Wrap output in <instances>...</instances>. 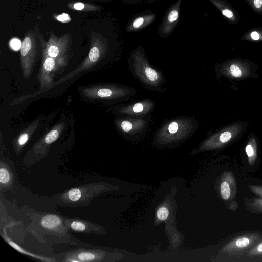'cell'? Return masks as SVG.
<instances>
[{"mask_svg": "<svg viewBox=\"0 0 262 262\" xmlns=\"http://www.w3.org/2000/svg\"><path fill=\"white\" fill-rule=\"evenodd\" d=\"M251 136L245 147V152L247 156L248 161L250 165L253 166L256 162L258 156V145L256 137L251 134Z\"/></svg>", "mask_w": 262, "mask_h": 262, "instance_id": "cell-22", "label": "cell"}, {"mask_svg": "<svg viewBox=\"0 0 262 262\" xmlns=\"http://www.w3.org/2000/svg\"><path fill=\"white\" fill-rule=\"evenodd\" d=\"M212 69L215 78L224 77L230 81H241L248 78H257V67L245 59H230L215 64Z\"/></svg>", "mask_w": 262, "mask_h": 262, "instance_id": "cell-6", "label": "cell"}, {"mask_svg": "<svg viewBox=\"0 0 262 262\" xmlns=\"http://www.w3.org/2000/svg\"><path fill=\"white\" fill-rule=\"evenodd\" d=\"M40 43L45 48L48 54L55 59L68 61L71 48V36L67 33L60 37L53 32L50 33V37L46 42L42 36L40 37Z\"/></svg>", "mask_w": 262, "mask_h": 262, "instance_id": "cell-12", "label": "cell"}, {"mask_svg": "<svg viewBox=\"0 0 262 262\" xmlns=\"http://www.w3.org/2000/svg\"><path fill=\"white\" fill-rule=\"evenodd\" d=\"M110 50L108 38L99 33H95L92 31L91 33L90 48L87 56L76 69L60 78L56 84L93 68L107 56Z\"/></svg>", "mask_w": 262, "mask_h": 262, "instance_id": "cell-5", "label": "cell"}, {"mask_svg": "<svg viewBox=\"0 0 262 262\" xmlns=\"http://www.w3.org/2000/svg\"><path fill=\"white\" fill-rule=\"evenodd\" d=\"M262 240L259 234L250 233L239 235L225 245L222 252L230 255H238L248 252Z\"/></svg>", "mask_w": 262, "mask_h": 262, "instance_id": "cell-15", "label": "cell"}, {"mask_svg": "<svg viewBox=\"0 0 262 262\" xmlns=\"http://www.w3.org/2000/svg\"><path fill=\"white\" fill-rule=\"evenodd\" d=\"M250 37L252 39L254 40H258L260 38V35L256 31L252 32L250 34Z\"/></svg>", "mask_w": 262, "mask_h": 262, "instance_id": "cell-33", "label": "cell"}, {"mask_svg": "<svg viewBox=\"0 0 262 262\" xmlns=\"http://www.w3.org/2000/svg\"><path fill=\"white\" fill-rule=\"evenodd\" d=\"M250 190L259 197L262 198V185H250L248 186Z\"/></svg>", "mask_w": 262, "mask_h": 262, "instance_id": "cell-29", "label": "cell"}, {"mask_svg": "<svg viewBox=\"0 0 262 262\" xmlns=\"http://www.w3.org/2000/svg\"><path fill=\"white\" fill-rule=\"evenodd\" d=\"M137 92L134 88L119 84H104L82 88L83 98L91 101L117 103L127 101Z\"/></svg>", "mask_w": 262, "mask_h": 262, "instance_id": "cell-4", "label": "cell"}, {"mask_svg": "<svg viewBox=\"0 0 262 262\" xmlns=\"http://www.w3.org/2000/svg\"><path fill=\"white\" fill-rule=\"evenodd\" d=\"M128 65L133 76L146 89L156 92L166 90L162 71L151 65L143 47L139 45L132 51Z\"/></svg>", "mask_w": 262, "mask_h": 262, "instance_id": "cell-1", "label": "cell"}, {"mask_svg": "<svg viewBox=\"0 0 262 262\" xmlns=\"http://www.w3.org/2000/svg\"><path fill=\"white\" fill-rule=\"evenodd\" d=\"M32 222L29 228L33 233H42L51 237L63 238L65 241L70 238L64 223L63 216L53 213L37 214L30 217Z\"/></svg>", "mask_w": 262, "mask_h": 262, "instance_id": "cell-7", "label": "cell"}, {"mask_svg": "<svg viewBox=\"0 0 262 262\" xmlns=\"http://www.w3.org/2000/svg\"><path fill=\"white\" fill-rule=\"evenodd\" d=\"M5 228H4V230H3V232H1V235L3 237V238L6 241V242L9 244L12 247H13L14 249H15L17 251L33 257L36 259H37L38 260L43 261H57V259H53L52 257H49L46 256H43L39 255H36L35 254L32 253L31 252H30L29 251H26L25 249L19 246L17 244L15 243L14 241H13L10 238H9V236L7 235V232L5 230Z\"/></svg>", "mask_w": 262, "mask_h": 262, "instance_id": "cell-21", "label": "cell"}, {"mask_svg": "<svg viewBox=\"0 0 262 262\" xmlns=\"http://www.w3.org/2000/svg\"><path fill=\"white\" fill-rule=\"evenodd\" d=\"M37 125L36 124L31 125L18 136L16 141H15L14 143L16 152H20L21 148L28 141L30 135L35 130V127Z\"/></svg>", "mask_w": 262, "mask_h": 262, "instance_id": "cell-25", "label": "cell"}, {"mask_svg": "<svg viewBox=\"0 0 262 262\" xmlns=\"http://www.w3.org/2000/svg\"><path fill=\"white\" fill-rule=\"evenodd\" d=\"M247 126L244 122L228 125L202 141L196 150L203 151L222 148L239 137L246 130Z\"/></svg>", "mask_w": 262, "mask_h": 262, "instance_id": "cell-8", "label": "cell"}, {"mask_svg": "<svg viewBox=\"0 0 262 262\" xmlns=\"http://www.w3.org/2000/svg\"><path fill=\"white\" fill-rule=\"evenodd\" d=\"M41 46L42 59L37 78L40 84V90L43 91L51 86L56 73L66 66L67 61L57 59L50 56L43 46L41 44Z\"/></svg>", "mask_w": 262, "mask_h": 262, "instance_id": "cell-10", "label": "cell"}, {"mask_svg": "<svg viewBox=\"0 0 262 262\" xmlns=\"http://www.w3.org/2000/svg\"><path fill=\"white\" fill-rule=\"evenodd\" d=\"M13 183V175L9 165L1 162L0 184L1 189H8Z\"/></svg>", "mask_w": 262, "mask_h": 262, "instance_id": "cell-23", "label": "cell"}, {"mask_svg": "<svg viewBox=\"0 0 262 262\" xmlns=\"http://www.w3.org/2000/svg\"><path fill=\"white\" fill-rule=\"evenodd\" d=\"M108 187L105 183H91L69 189L53 196L56 204L67 207L88 206L92 200L105 192Z\"/></svg>", "mask_w": 262, "mask_h": 262, "instance_id": "cell-3", "label": "cell"}, {"mask_svg": "<svg viewBox=\"0 0 262 262\" xmlns=\"http://www.w3.org/2000/svg\"><path fill=\"white\" fill-rule=\"evenodd\" d=\"M58 261L66 262L102 261L106 258V253L96 248H80L56 254Z\"/></svg>", "mask_w": 262, "mask_h": 262, "instance_id": "cell-14", "label": "cell"}, {"mask_svg": "<svg viewBox=\"0 0 262 262\" xmlns=\"http://www.w3.org/2000/svg\"><path fill=\"white\" fill-rule=\"evenodd\" d=\"M156 13L149 9H145L133 15L125 27L127 33L139 32L154 23L156 19Z\"/></svg>", "mask_w": 262, "mask_h": 262, "instance_id": "cell-19", "label": "cell"}, {"mask_svg": "<svg viewBox=\"0 0 262 262\" xmlns=\"http://www.w3.org/2000/svg\"><path fill=\"white\" fill-rule=\"evenodd\" d=\"M253 7L256 9H259L262 7V0H251Z\"/></svg>", "mask_w": 262, "mask_h": 262, "instance_id": "cell-32", "label": "cell"}, {"mask_svg": "<svg viewBox=\"0 0 262 262\" xmlns=\"http://www.w3.org/2000/svg\"><path fill=\"white\" fill-rule=\"evenodd\" d=\"M155 107V101L146 98L134 103L116 106L113 111L118 117L142 118L150 115Z\"/></svg>", "mask_w": 262, "mask_h": 262, "instance_id": "cell-13", "label": "cell"}, {"mask_svg": "<svg viewBox=\"0 0 262 262\" xmlns=\"http://www.w3.org/2000/svg\"><path fill=\"white\" fill-rule=\"evenodd\" d=\"M64 126L63 123L56 126L35 144L24 159L25 163L28 165L32 164L45 156L47 148L58 138Z\"/></svg>", "mask_w": 262, "mask_h": 262, "instance_id": "cell-16", "label": "cell"}, {"mask_svg": "<svg viewBox=\"0 0 262 262\" xmlns=\"http://www.w3.org/2000/svg\"><path fill=\"white\" fill-rule=\"evenodd\" d=\"M150 118V115L142 118L118 117L114 123L121 135L128 140L135 141L146 134Z\"/></svg>", "mask_w": 262, "mask_h": 262, "instance_id": "cell-9", "label": "cell"}, {"mask_svg": "<svg viewBox=\"0 0 262 262\" xmlns=\"http://www.w3.org/2000/svg\"><path fill=\"white\" fill-rule=\"evenodd\" d=\"M183 0H176L167 10L157 29L158 35L168 38L177 26L180 16L181 6Z\"/></svg>", "mask_w": 262, "mask_h": 262, "instance_id": "cell-17", "label": "cell"}, {"mask_svg": "<svg viewBox=\"0 0 262 262\" xmlns=\"http://www.w3.org/2000/svg\"><path fill=\"white\" fill-rule=\"evenodd\" d=\"M169 215V210L165 207H160L157 212V216L160 220L164 221L167 219Z\"/></svg>", "mask_w": 262, "mask_h": 262, "instance_id": "cell-27", "label": "cell"}, {"mask_svg": "<svg viewBox=\"0 0 262 262\" xmlns=\"http://www.w3.org/2000/svg\"><path fill=\"white\" fill-rule=\"evenodd\" d=\"M199 122L191 117H181L163 123L156 132L153 142L157 145H170L186 141L198 128Z\"/></svg>", "mask_w": 262, "mask_h": 262, "instance_id": "cell-2", "label": "cell"}, {"mask_svg": "<svg viewBox=\"0 0 262 262\" xmlns=\"http://www.w3.org/2000/svg\"><path fill=\"white\" fill-rule=\"evenodd\" d=\"M247 209L253 213L262 214V198H245Z\"/></svg>", "mask_w": 262, "mask_h": 262, "instance_id": "cell-24", "label": "cell"}, {"mask_svg": "<svg viewBox=\"0 0 262 262\" xmlns=\"http://www.w3.org/2000/svg\"><path fill=\"white\" fill-rule=\"evenodd\" d=\"M36 39L34 30L29 29L24 36L20 48V63L23 75L29 78L33 71L36 57Z\"/></svg>", "mask_w": 262, "mask_h": 262, "instance_id": "cell-11", "label": "cell"}, {"mask_svg": "<svg viewBox=\"0 0 262 262\" xmlns=\"http://www.w3.org/2000/svg\"><path fill=\"white\" fill-rule=\"evenodd\" d=\"M68 230L85 234H102L105 233L103 228L98 224L78 218L63 217Z\"/></svg>", "mask_w": 262, "mask_h": 262, "instance_id": "cell-20", "label": "cell"}, {"mask_svg": "<svg viewBox=\"0 0 262 262\" xmlns=\"http://www.w3.org/2000/svg\"><path fill=\"white\" fill-rule=\"evenodd\" d=\"M220 180L219 190L222 199L226 203L229 209L235 210L238 204L235 200L237 186L234 174L231 171L224 172Z\"/></svg>", "mask_w": 262, "mask_h": 262, "instance_id": "cell-18", "label": "cell"}, {"mask_svg": "<svg viewBox=\"0 0 262 262\" xmlns=\"http://www.w3.org/2000/svg\"><path fill=\"white\" fill-rule=\"evenodd\" d=\"M67 14H63L62 15L59 16L58 17H57V18L59 21H63L64 20H69V18H67V17H69V15L68 16H67Z\"/></svg>", "mask_w": 262, "mask_h": 262, "instance_id": "cell-34", "label": "cell"}, {"mask_svg": "<svg viewBox=\"0 0 262 262\" xmlns=\"http://www.w3.org/2000/svg\"><path fill=\"white\" fill-rule=\"evenodd\" d=\"M124 3L128 5H136L144 3H151L158 0H121Z\"/></svg>", "mask_w": 262, "mask_h": 262, "instance_id": "cell-28", "label": "cell"}, {"mask_svg": "<svg viewBox=\"0 0 262 262\" xmlns=\"http://www.w3.org/2000/svg\"><path fill=\"white\" fill-rule=\"evenodd\" d=\"M247 255L251 257L262 256V240L247 252Z\"/></svg>", "mask_w": 262, "mask_h": 262, "instance_id": "cell-26", "label": "cell"}, {"mask_svg": "<svg viewBox=\"0 0 262 262\" xmlns=\"http://www.w3.org/2000/svg\"><path fill=\"white\" fill-rule=\"evenodd\" d=\"M73 9L77 10H82L85 8V4L83 3L78 2L74 4Z\"/></svg>", "mask_w": 262, "mask_h": 262, "instance_id": "cell-31", "label": "cell"}, {"mask_svg": "<svg viewBox=\"0 0 262 262\" xmlns=\"http://www.w3.org/2000/svg\"><path fill=\"white\" fill-rule=\"evenodd\" d=\"M21 42L17 38H13L10 41V46L14 50H18L20 49Z\"/></svg>", "mask_w": 262, "mask_h": 262, "instance_id": "cell-30", "label": "cell"}]
</instances>
